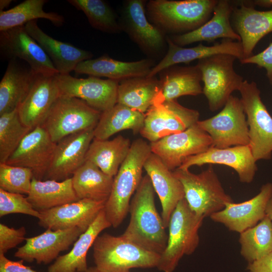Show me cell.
I'll return each instance as SVG.
<instances>
[{
    "label": "cell",
    "instance_id": "6da1fadb",
    "mask_svg": "<svg viewBox=\"0 0 272 272\" xmlns=\"http://www.w3.org/2000/svg\"><path fill=\"white\" fill-rule=\"evenodd\" d=\"M155 190L149 176L143 177L131 199L128 225L121 236L127 240L161 255L165 249L168 236L156 208Z\"/></svg>",
    "mask_w": 272,
    "mask_h": 272
},
{
    "label": "cell",
    "instance_id": "7a4b0ae2",
    "mask_svg": "<svg viewBox=\"0 0 272 272\" xmlns=\"http://www.w3.org/2000/svg\"><path fill=\"white\" fill-rule=\"evenodd\" d=\"M151 153L150 144L142 139L135 140L114 177L104 207L106 218L113 227L120 226L129 213L131 196L141 183L145 163Z\"/></svg>",
    "mask_w": 272,
    "mask_h": 272
},
{
    "label": "cell",
    "instance_id": "3957f363",
    "mask_svg": "<svg viewBox=\"0 0 272 272\" xmlns=\"http://www.w3.org/2000/svg\"><path fill=\"white\" fill-rule=\"evenodd\" d=\"M217 0H150L145 7L148 20L165 34L192 31L207 22Z\"/></svg>",
    "mask_w": 272,
    "mask_h": 272
},
{
    "label": "cell",
    "instance_id": "277c9868",
    "mask_svg": "<svg viewBox=\"0 0 272 272\" xmlns=\"http://www.w3.org/2000/svg\"><path fill=\"white\" fill-rule=\"evenodd\" d=\"M95 267L101 272H130L132 268L157 267L160 255L123 238L105 233L93 245Z\"/></svg>",
    "mask_w": 272,
    "mask_h": 272
},
{
    "label": "cell",
    "instance_id": "5b68a950",
    "mask_svg": "<svg viewBox=\"0 0 272 272\" xmlns=\"http://www.w3.org/2000/svg\"><path fill=\"white\" fill-rule=\"evenodd\" d=\"M204 218L196 215L183 198L173 211L168 225L166 247L160 255L157 268L173 272L184 255L192 254L198 246V231Z\"/></svg>",
    "mask_w": 272,
    "mask_h": 272
},
{
    "label": "cell",
    "instance_id": "8992f818",
    "mask_svg": "<svg viewBox=\"0 0 272 272\" xmlns=\"http://www.w3.org/2000/svg\"><path fill=\"white\" fill-rule=\"evenodd\" d=\"M173 172L183 186L184 198L189 208L199 217H210L233 202L225 191L212 165L197 174L189 169L179 168Z\"/></svg>",
    "mask_w": 272,
    "mask_h": 272
},
{
    "label": "cell",
    "instance_id": "52a82bcc",
    "mask_svg": "<svg viewBox=\"0 0 272 272\" xmlns=\"http://www.w3.org/2000/svg\"><path fill=\"white\" fill-rule=\"evenodd\" d=\"M237 59L230 54H218L198 60L196 65L201 73L203 94L212 112L222 108L244 81L234 68Z\"/></svg>",
    "mask_w": 272,
    "mask_h": 272
},
{
    "label": "cell",
    "instance_id": "ba28073f",
    "mask_svg": "<svg viewBox=\"0 0 272 272\" xmlns=\"http://www.w3.org/2000/svg\"><path fill=\"white\" fill-rule=\"evenodd\" d=\"M238 91L246 116L249 144L256 161L272 155V117L260 97L255 82L244 80Z\"/></svg>",
    "mask_w": 272,
    "mask_h": 272
},
{
    "label": "cell",
    "instance_id": "9c48e42d",
    "mask_svg": "<svg viewBox=\"0 0 272 272\" xmlns=\"http://www.w3.org/2000/svg\"><path fill=\"white\" fill-rule=\"evenodd\" d=\"M101 113L81 99L60 96L42 126L56 143L69 135L95 128Z\"/></svg>",
    "mask_w": 272,
    "mask_h": 272
},
{
    "label": "cell",
    "instance_id": "30bf717a",
    "mask_svg": "<svg viewBox=\"0 0 272 272\" xmlns=\"http://www.w3.org/2000/svg\"><path fill=\"white\" fill-rule=\"evenodd\" d=\"M197 124L211 137L212 147L223 149L249 144L246 116L238 97L231 95L218 114Z\"/></svg>",
    "mask_w": 272,
    "mask_h": 272
},
{
    "label": "cell",
    "instance_id": "8fae6325",
    "mask_svg": "<svg viewBox=\"0 0 272 272\" xmlns=\"http://www.w3.org/2000/svg\"><path fill=\"white\" fill-rule=\"evenodd\" d=\"M143 0L124 2L119 24L131 40L149 58L155 60L165 56L167 46L165 34L148 20Z\"/></svg>",
    "mask_w": 272,
    "mask_h": 272
},
{
    "label": "cell",
    "instance_id": "7c38bea8",
    "mask_svg": "<svg viewBox=\"0 0 272 272\" xmlns=\"http://www.w3.org/2000/svg\"><path fill=\"white\" fill-rule=\"evenodd\" d=\"M198 111L180 104L177 100L156 102L145 113L140 134L150 143L182 132L197 123Z\"/></svg>",
    "mask_w": 272,
    "mask_h": 272
},
{
    "label": "cell",
    "instance_id": "4fadbf2b",
    "mask_svg": "<svg viewBox=\"0 0 272 272\" xmlns=\"http://www.w3.org/2000/svg\"><path fill=\"white\" fill-rule=\"evenodd\" d=\"M212 145L211 137L197 123L182 132L150 143L152 153L171 171L178 168L188 157L205 152Z\"/></svg>",
    "mask_w": 272,
    "mask_h": 272
},
{
    "label": "cell",
    "instance_id": "5bb4252c",
    "mask_svg": "<svg viewBox=\"0 0 272 272\" xmlns=\"http://www.w3.org/2000/svg\"><path fill=\"white\" fill-rule=\"evenodd\" d=\"M56 78L60 96L79 98L101 112L117 103L118 81L93 76L79 79L59 74Z\"/></svg>",
    "mask_w": 272,
    "mask_h": 272
},
{
    "label": "cell",
    "instance_id": "9a60e30c",
    "mask_svg": "<svg viewBox=\"0 0 272 272\" xmlns=\"http://www.w3.org/2000/svg\"><path fill=\"white\" fill-rule=\"evenodd\" d=\"M0 51L2 57L9 60H23L36 74H58L49 57L30 35L25 26L1 32Z\"/></svg>",
    "mask_w": 272,
    "mask_h": 272
},
{
    "label": "cell",
    "instance_id": "2e32d148",
    "mask_svg": "<svg viewBox=\"0 0 272 272\" xmlns=\"http://www.w3.org/2000/svg\"><path fill=\"white\" fill-rule=\"evenodd\" d=\"M56 144L39 125L24 137L5 163L30 169L34 178L42 180L51 164Z\"/></svg>",
    "mask_w": 272,
    "mask_h": 272
},
{
    "label": "cell",
    "instance_id": "e0dca14e",
    "mask_svg": "<svg viewBox=\"0 0 272 272\" xmlns=\"http://www.w3.org/2000/svg\"><path fill=\"white\" fill-rule=\"evenodd\" d=\"M94 129L69 135L56 143L44 180L62 181L72 177L85 161L87 151L94 138Z\"/></svg>",
    "mask_w": 272,
    "mask_h": 272
},
{
    "label": "cell",
    "instance_id": "ac0fdd59",
    "mask_svg": "<svg viewBox=\"0 0 272 272\" xmlns=\"http://www.w3.org/2000/svg\"><path fill=\"white\" fill-rule=\"evenodd\" d=\"M56 75L36 74L28 94L17 108L25 126L33 129L42 125L60 97Z\"/></svg>",
    "mask_w": 272,
    "mask_h": 272
},
{
    "label": "cell",
    "instance_id": "d6986e66",
    "mask_svg": "<svg viewBox=\"0 0 272 272\" xmlns=\"http://www.w3.org/2000/svg\"><path fill=\"white\" fill-rule=\"evenodd\" d=\"M106 202L82 199L39 212L38 224L53 230L78 228L83 233L104 208Z\"/></svg>",
    "mask_w": 272,
    "mask_h": 272
},
{
    "label": "cell",
    "instance_id": "ffe728a7",
    "mask_svg": "<svg viewBox=\"0 0 272 272\" xmlns=\"http://www.w3.org/2000/svg\"><path fill=\"white\" fill-rule=\"evenodd\" d=\"M256 162L249 145L223 149L211 146L203 153L186 158L178 168L187 170L192 166L224 165L236 172L241 182L249 183L257 170Z\"/></svg>",
    "mask_w": 272,
    "mask_h": 272
},
{
    "label": "cell",
    "instance_id": "44dd1931",
    "mask_svg": "<svg viewBox=\"0 0 272 272\" xmlns=\"http://www.w3.org/2000/svg\"><path fill=\"white\" fill-rule=\"evenodd\" d=\"M82 232L77 227L63 230L46 229L42 234L26 238L25 244L18 248L14 256L28 262L48 264L60 252L67 250Z\"/></svg>",
    "mask_w": 272,
    "mask_h": 272
},
{
    "label": "cell",
    "instance_id": "7402d4cb",
    "mask_svg": "<svg viewBox=\"0 0 272 272\" xmlns=\"http://www.w3.org/2000/svg\"><path fill=\"white\" fill-rule=\"evenodd\" d=\"M271 195L272 183H267L252 198L240 203H229L210 218L230 231L241 233L257 225L266 216V207Z\"/></svg>",
    "mask_w": 272,
    "mask_h": 272
},
{
    "label": "cell",
    "instance_id": "603a6c76",
    "mask_svg": "<svg viewBox=\"0 0 272 272\" xmlns=\"http://www.w3.org/2000/svg\"><path fill=\"white\" fill-rule=\"evenodd\" d=\"M144 169L150 177L162 206V218L165 228L178 203L184 198L181 182L155 154L152 153L146 160Z\"/></svg>",
    "mask_w": 272,
    "mask_h": 272
},
{
    "label": "cell",
    "instance_id": "cb8c5ba5",
    "mask_svg": "<svg viewBox=\"0 0 272 272\" xmlns=\"http://www.w3.org/2000/svg\"><path fill=\"white\" fill-rule=\"evenodd\" d=\"M167 51L159 63L152 69L147 77H152L164 69L178 63H188L191 61L199 60L218 54H227L236 57L239 60L243 58V52L240 42L224 39L221 42L212 46L202 43L186 48L175 44L169 36L166 38Z\"/></svg>",
    "mask_w": 272,
    "mask_h": 272
},
{
    "label": "cell",
    "instance_id": "d4e9b609",
    "mask_svg": "<svg viewBox=\"0 0 272 272\" xmlns=\"http://www.w3.org/2000/svg\"><path fill=\"white\" fill-rule=\"evenodd\" d=\"M25 27L49 57L59 74H70L80 62L92 59L93 56L89 51L49 36L38 26L37 20L27 23Z\"/></svg>",
    "mask_w": 272,
    "mask_h": 272
},
{
    "label": "cell",
    "instance_id": "484cf974",
    "mask_svg": "<svg viewBox=\"0 0 272 272\" xmlns=\"http://www.w3.org/2000/svg\"><path fill=\"white\" fill-rule=\"evenodd\" d=\"M232 15L244 59L252 55L256 44L264 36L272 33V10L259 11L242 3L233 9Z\"/></svg>",
    "mask_w": 272,
    "mask_h": 272
},
{
    "label": "cell",
    "instance_id": "4316f807",
    "mask_svg": "<svg viewBox=\"0 0 272 272\" xmlns=\"http://www.w3.org/2000/svg\"><path fill=\"white\" fill-rule=\"evenodd\" d=\"M233 8L226 0L218 1L213 16L197 29L184 34L169 37L176 45L180 46L203 41H211L224 38L240 42L239 35L233 29L230 19Z\"/></svg>",
    "mask_w": 272,
    "mask_h": 272
},
{
    "label": "cell",
    "instance_id": "83f0119b",
    "mask_svg": "<svg viewBox=\"0 0 272 272\" xmlns=\"http://www.w3.org/2000/svg\"><path fill=\"white\" fill-rule=\"evenodd\" d=\"M155 65V60L149 58L135 61H122L103 55L80 62L74 71L78 74L98 78L104 77L120 82L131 78L146 77Z\"/></svg>",
    "mask_w": 272,
    "mask_h": 272
},
{
    "label": "cell",
    "instance_id": "f1b7e54d",
    "mask_svg": "<svg viewBox=\"0 0 272 272\" xmlns=\"http://www.w3.org/2000/svg\"><path fill=\"white\" fill-rule=\"evenodd\" d=\"M36 74L18 59L9 60L0 82V115L18 108L28 94Z\"/></svg>",
    "mask_w": 272,
    "mask_h": 272
},
{
    "label": "cell",
    "instance_id": "f546056e",
    "mask_svg": "<svg viewBox=\"0 0 272 272\" xmlns=\"http://www.w3.org/2000/svg\"><path fill=\"white\" fill-rule=\"evenodd\" d=\"M160 92L156 102L176 100L183 96L203 93L201 72L197 65H173L159 73Z\"/></svg>",
    "mask_w": 272,
    "mask_h": 272
},
{
    "label": "cell",
    "instance_id": "4dcf8cb0",
    "mask_svg": "<svg viewBox=\"0 0 272 272\" xmlns=\"http://www.w3.org/2000/svg\"><path fill=\"white\" fill-rule=\"evenodd\" d=\"M111 227L104 208L88 229L81 234L67 253L59 256L48 268V272H85L88 269L87 255L90 248L104 229Z\"/></svg>",
    "mask_w": 272,
    "mask_h": 272
},
{
    "label": "cell",
    "instance_id": "1f68e13d",
    "mask_svg": "<svg viewBox=\"0 0 272 272\" xmlns=\"http://www.w3.org/2000/svg\"><path fill=\"white\" fill-rule=\"evenodd\" d=\"M27 198L33 208L41 212L79 200L72 177L62 181L33 177Z\"/></svg>",
    "mask_w": 272,
    "mask_h": 272
},
{
    "label": "cell",
    "instance_id": "d6a6232c",
    "mask_svg": "<svg viewBox=\"0 0 272 272\" xmlns=\"http://www.w3.org/2000/svg\"><path fill=\"white\" fill-rule=\"evenodd\" d=\"M160 82L156 76L128 78L119 82L117 103L146 113L156 102Z\"/></svg>",
    "mask_w": 272,
    "mask_h": 272
},
{
    "label": "cell",
    "instance_id": "836d02e7",
    "mask_svg": "<svg viewBox=\"0 0 272 272\" xmlns=\"http://www.w3.org/2000/svg\"><path fill=\"white\" fill-rule=\"evenodd\" d=\"M130 142L119 135L111 140L94 138L86 155V160L96 165L107 175L114 177L129 152Z\"/></svg>",
    "mask_w": 272,
    "mask_h": 272
},
{
    "label": "cell",
    "instance_id": "e575fe53",
    "mask_svg": "<svg viewBox=\"0 0 272 272\" xmlns=\"http://www.w3.org/2000/svg\"><path fill=\"white\" fill-rule=\"evenodd\" d=\"M74 189L79 199H90L106 202L114 177L101 171L91 162L85 160L72 176Z\"/></svg>",
    "mask_w": 272,
    "mask_h": 272
},
{
    "label": "cell",
    "instance_id": "d590c367",
    "mask_svg": "<svg viewBox=\"0 0 272 272\" xmlns=\"http://www.w3.org/2000/svg\"><path fill=\"white\" fill-rule=\"evenodd\" d=\"M145 117V113L116 103L102 112L94 129V138L108 140L113 134L126 129L132 130L134 134L140 133L144 126Z\"/></svg>",
    "mask_w": 272,
    "mask_h": 272
},
{
    "label": "cell",
    "instance_id": "8d00e7d4",
    "mask_svg": "<svg viewBox=\"0 0 272 272\" xmlns=\"http://www.w3.org/2000/svg\"><path fill=\"white\" fill-rule=\"evenodd\" d=\"M47 2V0H26L8 10L0 11V32L25 26L38 19L49 20L57 27L62 26L64 22L62 16L44 11L43 7Z\"/></svg>",
    "mask_w": 272,
    "mask_h": 272
},
{
    "label": "cell",
    "instance_id": "74e56055",
    "mask_svg": "<svg viewBox=\"0 0 272 272\" xmlns=\"http://www.w3.org/2000/svg\"><path fill=\"white\" fill-rule=\"evenodd\" d=\"M240 254L248 263L272 251V221L266 215L257 225L240 233Z\"/></svg>",
    "mask_w": 272,
    "mask_h": 272
},
{
    "label": "cell",
    "instance_id": "f35d334b",
    "mask_svg": "<svg viewBox=\"0 0 272 272\" xmlns=\"http://www.w3.org/2000/svg\"><path fill=\"white\" fill-rule=\"evenodd\" d=\"M68 3L82 11L90 25L98 30L114 34L122 30L119 19L110 6L102 0H68Z\"/></svg>",
    "mask_w": 272,
    "mask_h": 272
},
{
    "label": "cell",
    "instance_id": "ab89813d",
    "mask_svg": "<svg viewBox=\"0 0 272 272\" xmlns=\"http://www.w3.org/2000/svg\"><path fill=\"white\" fill-rule=\"evenodd\" d=\"M32 129L21 122L17 108L0 115V163H5Z\"/></svg>",
    "mask_w": 272,
    "mask_h": 272
},
{
    "label": "cell",
    "instance_id": "60d3db41",
    "mask_svg": "<svg viewBox=\"0 0 272 272\" xmlns=\"http://www.w3.org/2000/svg\"><path fill=\"white\" fill-rule=\"evenodd\" d=\"M33 177L30 169L0 163V188L6 191L28 195Z\"/></svg>",
    "mask_w": 272,
    "mask_h": 272
},
{
    "label": "cell",
    "instance_id": "b9f144b4",
    "mask_svg": "<svg viewBox=\"0 0 272 272\" xmlns=\"http://www.w3.org/2000/svg\"><path fill=\"white\" fill-rule=\"evenodd\" d=\"M11 214H23L38 219L40 215L23 194L9 192L0 188V217Z\"/></svg>",
    "mask_w": 272,
    "mask_h": 272
},
{
    "label": "cell",
    "instance_id": "7bdbcfd3",
    "mask_svg": "<svg viewBox=\"0 0 272 272\" xmlns=\"http://www.w3.org/2000/svg\"><path fill=\"white\" fill-rule=\"evenodd\" d=\"M26 230L24 227L18 229L9 227L0 224V254H5L8 250L16 247L26 238Z\"/></svg>",
    "mask_w": 272,
    "mask_h": 272
},
{
    "label": "cell",
    "instance_id": "ee69618b",
    "mask_svg": "<svg viewBox=\"0 0 272 272\" xmlns=\"http://www.w3.org/2000/svg\"><path fill=\"white\" fill-rule=\"evenodd\" d=\"M240 61L242 64H254L264 69L269 82L272 84V43L261 52Z\"/></svg>",
    "mask_w": 272,
    "mask_h": 272
},
{
    "label": "cell",
    "instance_id": "f6af8a7d",
    "mask_svg": "<svg viewBox=\"0 0 272 272\" xmlns=\"http://www.w3.org/2000/svg\"><path fill=\"white\" fill-rule=\"evenodd\" d=\"M23 261H13L0 254V272H39L25 265Z\"/></svg>",
    "mask_w": 272,
    "mask_h": 272
},
{
    "label": "cell",
    "instance_id": "bcb514c9",
    "mask_svg": "<svg viewBox=\"0 0 272 272\" xmlns=\"http://www.w3.org/2000/svg\"><path fill=\"white\" fill-rule=\"evenodd\" d=\"M246 268L250 272H272V251L258 260L248 263Z\"/></svg>",
    "mask_w": 272,
    "mask_h": 272
},
{
    "label": "cell",
    "instance_id": "7dc6e473",
    "mask_svg": "<svg viewBox=\"0 0 272 272\" xmlns=\"http://www.w3.org/2000/svg\"><path fill=\"white\" fill-rule=\"evenodd\" d=\"M254 3L260 7H270L272 6V0H258L254 1Z\"/></svg>",
    "mask_w": 272,
    "mask_h": 272
},
{
    "label": "cell",
    "instance_id": "c3c4849f",
    "mask_svg": "<svg viewBox=\"0 0 272 272\" xmlns=\"http://www.w3.org/2000/svg\"><path fill=\"white\" fill-rule=\"evenodd\" d=\"M265 214L272 221V195L267 202Z\"/></svg>",
    "mask_w": 272,
    "mask_h": 272
},
{
    "label": "cell",
    "instance_id": "681fc988",
    "mask_svg": "<svg viewBox=\"0 0 272 272\" xmlns=\"http://www.w3.org/2000/svg\"><path fill=\"white\" fill-rule=\"evenodd\" d=\"M12 0H1L0 1V11H5V9L8 8L12 3Z\"/></svg>",
    "mask_w": 272,
    "mask_h": 272
},
{
    "label": "cell",
    "instance_id": "f907efd6",
    "mask_svg": "<svg viewBox=\"0 0 272 272\" xmlns=\"http://www.w3.org/2000/svg\"><path fill=\"white\" fill-rule=\"evenodd\" d=\"M85 272H101L99 271L95 266L89 267Z\"/></svg>",
    "mask_w": 272,
    "mask_h": 272
}]
</instances>
